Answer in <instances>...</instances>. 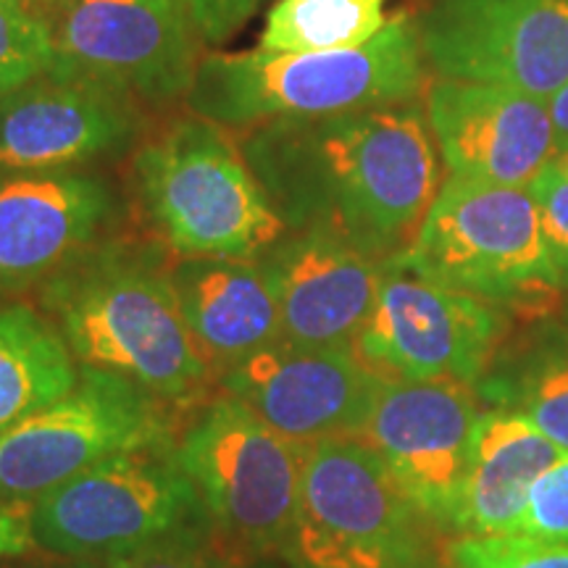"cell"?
<instances>
[{"instance_id":"cell-1","label":"cell","mask_w":568,"mask_h":568,"mask_svg":"<svg viewBox=\"0 0 568 568\" xmlns=\"http://www.w3.org/2000/svg\"><path fill=\"white\" fill-rule=\"evenodd\" d=\"M290 230H326L372 258L403 255L439 193L426 113L410 103L274 119L237 142Z\"/></svg>"},{"instance_id":"cell-2","label":"cell","mask_w":568,"mask_h":568,"mask_svg":"<svg viewBox=\"0 0 568 568\" xmlns=\"http://www.w3.org/2000/svg\"><path fill=\"white\" fill-rule=\"evenodd\" d=\"M42 305L77 364L124 376L169 406L203 397L216 374L184 322L172 268L151 247L92 245L42 284Z\"/></svg>"},{"instance_id":"cell-3","label":"cell","mask_w":568,"mask_h":568,"mask_svg":"<svg viewBox=\"0 0 568 568\" xmlns=\"http://www.w3.org/2000/svg\"><path fill=\"white\" fill-rule=\"evenodd\" d=\"M418 27L408 13L361 48L272 53L264 48L201 59L187 109L219 126H258L274 119H314L414 103L424 88Z\"/></svg>"},{"instance_id":"cell-4","label":"cell","mask_w":568,"mask_h":568,"mask_svg":"<svg viewBox=\"0 0 568 568\" xmlns=\"http://www.w3.org/2000/svg\"><path fill=\"white\" fill-rule=\"evenodd\" d=\"M397 261L506 314L542 318L566 293L527 187L447 174Z\"/></svg>"},{"instance_id":"cell-5","label":"cell","mask_w":568,"mask_h":568,"mask_svg":"<svg viewBox=\"0 0 568 568\" xmlns=\"http://www.w3.org/2000/svg\"><path fill=\"white\" fill-rule=\"evenodd\" d=\"M140 201L182 258H258L287 224L219 124L182 119L134 155Z\"/></svg>"},{"instance_id":"cell-6","label":"cell","mask_w":568,"mask_h":568,"mask_svg":"<svg viewBox=\"0 0 568 568\" xmlns=\"http://www.w3.org/2000/svg\"><path fill=\"white\" fill-rule=\"evenodd\" d=\"M435 531L364 439L332 437L305 447L280 556L293 568H445Z\"/></svg>"},{"instance_id":"cell-7","label":"cell","mask_w":568,"mask_h":568,"mask_svg":"<svg viewBox=\"0 0 568 568\" xmlns=\"http://www.w3.org/2000/svg\"><path fill=\"white\" fill-rule=\"evenodd\" d=\"M305 447L230 393L213 397L176 439V460L230 556H280L301 500Z\"/></svg>"},{"instance_id":"cell-8","label":"cell","mask_w":568,"mask_h":568,"mask_svg":"<svg viewBox=\"0 0 568 568\" xmlns=\"http://www.w3.org/2000/svg\"><path fill=\"white\" fill-rule=\"evenodd\" d=\"M34 548L111 558L155 539L211 529L176 445L116 453L30 503Z\"/></svg>"},{"instance_id":"cell-9","label":"cell","mask_w":568,"mask_h":568,"mask_svg":"<svg viewBox=\"0 0 568 568\" xmlns=\"http://www.w3.org/2000/svg\"><path fill=\"white\" fill-rule=\"evenodd\" d=\"M176 439L166 400L119 374L80 366L71 393L0 435V500L30 506L116 453Z\"/></svg>"},{"instance_id":"cell-10","label":"cell","mask_w":568,"mask_h":568,"mask_svg":"<svg viewBox=\"0 0 568 568\" xmlns=\"http://www.w3.org/2000/svg\"><path fill=\"white\" fill-rule=\"evenodd\" d=\"M506 335V311L426 280L393 258L353 345L382 379L479 385L503 353Z\"/></svg>"},{"instance_id":"cell-11","label":"cell","mask_w":568,"mask_h":568,"mask_svg":"<svg viewBox=\"0 0 568 568\" xmlns=\"http://www.w3.org/2000/svg\"><path fill=\"white\" fill-rule=\"evenodd\" d=\"M55 63L132 101L187 98L197 71L195 27L182 0H63L48 13Z\"/></svg>"},{"instance_id":"cell-12","label":"cell","mask_w":568,"mask_h":568,"mask_svg":"<svg viewBox=\"0 0 568 568\" xmlns=\"http://www.w3.org/2000/svg\"><path fill=\"white\" fill-rule=\"evenodd\" d=\"M416 27L424 61L443 80L537 101L568 82V0H435Z\"/></svg>"},{"instance_id":"cell-13","label":"cell","mask_w":568,"mask_h":568,"mask_svg":"<svg viewBox=\"0 0 568 568\" xmlns=\"http://www.w3.org/2000/svg\"><path fill=\"white\" fill-rule=\"evenodd\" d=\"M481 410L477 385L382 379L358 432L408 500L443 531L456 529Z\"/></svg>"},{"instance_id":"cell-14","label":"cell","mask_w":568,"mask_h":568,"mask_svg":"<svg viewBox=\"0 0 568 568\" xmlns=\"http://www.w3.org/2000/svg\"><path fill=\"white\" fill-rule=\"evenodd\" d=\"M219 379L224 393L243 400L282 437L314 445L358 437L382 376L361 361L355 345L303 347L282 339Z\"/></svg>"},{"instance_id":"cell-15","label":"cell","mask_w":568,"mask_h":568,"mask_svg":"<svg viewBox=\"0 0 568 568\" xmlns=\"http://www.w3.org/2000/svg\"><path fill=\"white\" fill-rule=\"evenodd\" d=\"M138 101L74 74L48 71L0 95V169L71 172L122 153L140 132Z\"/></svg>"},{"instance_id":"cell-16","label":"cell","mask_w":568,"mask_h":568,"mask_svg":"<svg viewBox=\"0 0 568 568\" xmlns=\"http://www.w3.org/2000/svg\"><path fill=\"white\" fill-rule=\"evenodd\" d=\"M113 213L109 182L95 174L0 169V297L51 282L101 243Z\"/></svg>"},{"instance_id":"cell-17","label":"cell","mask_w":568,"mask_h":568,"mask_svg":"<svg viewBox=\"0 0 568 568\" xmlns=\"http://www.w3.org/2000/svg\"><path fill=\"white\" fill-rule=\"evenodd\" d=\"M426 122L447 174L527 187L558 159L545 101L510 88L437 80L426 92Z\"/></svg>"},{"instance_id":"cell-18","label":"cell","mask_w":568,"mask_h":568,"mask_svg":"<svg viewBox=\"0 0 568 568\" xmlns=\"http://www.w3.org/2000/svg\"><path fill=\"white\" fill-rule=\"evenodd\" d=\"M258 264L280 305L284 339L303 347L353 345L385 274L382 261L326 230L287 232Z\"/></svg>"},{"instance_id":"cell-19","label":"cell","mask_w":568,"mask_h":568,"mask_svg":"<svg viewBox=\"0 0 568 568\" xmlns=\"http://www.w3.org/2000/svg\"><path fill=\"white\" fill-rule=\"evenodd\" d=\"M172 280L184 322L219 376L284 339L258 258H182Z\"/></svg>"},{"instance_id":"cell-20","label":"cell","mask_w":568,"mask_h":568,"mask_svg":"<svg viewBox=\"0 0 568 568\" xmlns=\"http://www.w3.org/2000/svg\"><path fill=\"white\" fill-rule=\"evenodd\" d=\"M564 456L527 416L485 406L453 535H516L531 489Z\"/></svg>"},{"instance_id":"cell-21","label":"cell","mask_w":568,"mask_h":568,"mask_svg":"<svg viewBox=\"0 0 568 568\" xmlns=\"http://www.w3.org/2000/svg\"><path fill=\"white\" fill-rule=\"evenodd\" d=\"M80 364L51 318L30 305L0 308V435L71 393Z\"/></svg>"},{"instance_id":"cell-22","label":"cell","mask_w":568,"mask_h":568,"mask_svg":"<svg viewBox=\"0 0 568 568\" xmlns=\"http://www.w3.org/2000/svg\"><path fill=\"white\" fill-rule=\"evenodd\" d=\"M477 389L485 406L518 410L568 453V326H545L497 358Z\"/></svg>"},{"instance_id":"cell-23","label":"cell","mask_w":568,"mask_h":568,"mask_svg":"<svg viewBox=\"0 0 568 568\" xmlns=\"http://www.w3.org/2000/svg\"><path fill=\"white\" fill-rule=\"evenodd\" d=\"M387 0H276L258 48L272 53H324L361 48L389 24Z\"/></svg>"},{"instance_id":"cell-24","label":"cell","mask_w":568,"mask_h":568,"mask_svg":"<svg viewBox=\"0 0 568 568\" xmlns=\"http://www.w3.org/2000/svg\"><path fill=\"white\" fill-rule=\"evenodd\" d=\"M53 63L48 19L27 0H0V95L48 74Z\"/></svg>"},{"instance_id":"cell-25","label":"cell","mask_w":568,"mask_h":568,"mask_svg":"<svg viewBox=\"0 0 568 568\" xmlns=\"http://www.w3.org/2000/svg\"><path fill=\"white\" fill-rule=\"evenodd\" d=\"M445 568H568V545L529 535H456Z\"/></svg>"},{"instance_id":"cell-26","label":"cell","mask_w":568,"mask_h":568,"mask_svg":"<svg viewBox=\"0 0 568 568\" xmlns=\"http://www.w3.org/2000/svg\"><path fill=\"white\" fill-rule=\"evenodd\" d=\"M240 560L222 548L211 529L155 539L109 558V568H237Z\"/></svg>"},{"instance_id":"cell-27","label":"cell","mask_w":568,"mask_h":568,"mask_svg":"<svg viewBox=\"0 0 568 568\" xmlns=\"http://www.w3.org/2000/svg\"><path fill=\"white\" fill-rule=\"evenodd\" d=\"M516 535L568 545V453L531 489L527 514Z\"/></svg>"},{"instance_id":"cell-28","label":"cell","mask_w":568,"mask_h":568,"mask_svg":"<svg viewBox=\"0 0 568 568\" xmlns=\"http://www.w3.org/2000/svg\"><path fill=\"white\" fill-rule=\"evenodd\" d=\"M527 190L535 197L545 243L568 290V176L560 172L558 161H550L539 169Z\"/></svg>"},{"instance_id":"cell-29","label":"cell","mask_w":568,"mask_h":568,"mask_svg":"<svg viewBox=\"0 0 568 568\" xmlns=\"http://www.w3.org/2000/svg\"><path fill=\"white\" fill-rule=\"evenodd\" d=\"M197 38L211 45L232 38L264 0H182Z\"/></svg>"},{"instance_id":"cell-30","label":"cell","mask_w":568,"mask_h":568,"mask_svg":"<svg viewBox=\"0 0 568 568\" xmlns=\"http://www.w3.org/2000/svg\"><path fill=\"white\" fill-rule=\"evenodd\" d=\"M34 548L30 506L0 500V560L19 558Z\"/></svg>"},{"instance_id":"cell-31","label":"cell","mask_w":568,"mask_h":568,"mask_svg":"<svg viewBox=\"0 0 568 568\" xmlns=\"http://www.w3.org/2000/svg\"><path fill=\"white\" fill-rule=\"evenodd\" d=\"M545 105H548L552 138H556V153L560 159V155L568 153V82L552 92Z\"/></svg>"},{"instance_id":"cell-32","label":"cell","mask_w":568,"mask_h":568,"mask_svg":"<svg viewBox=\"0 0 568 568\" xmlns=\"http://www.w3.org/2000/svg\"><path fill=\"white\" fill-rule=\"evenodd\" d=\"M27 568H109V558H59L55 564Z\"/></svg>"},{"instance_id":"cell-33","label":"cell","mask_w":568,"mask_h":568,"mask_svg":"<svg viewBox=\"0 0 568 568\" xmlns=\"http://www.w3.org/2000/svg\"><path fill=\"white\" fill-rule=\"evenodd\" d=\"M27 3H30L32 9H38L42 17H48V13H51L59 3H63V0H27Z\"/></svg>"},{"instance_id":"cell-34","label":"cell","mask_w":568,"mask_h":568,"mask_svg":"<svg viewBox=\"0 0 568 568\" xmlns=\"http://www.w3.org/2000/svg\"><path fill=\"white\" fill-rule=\"evenodd\" d=\"M556 161H558L560 172H564V174L568 176V153H566V155H560V159H556Z\"/></svg>"}]
</instances>
